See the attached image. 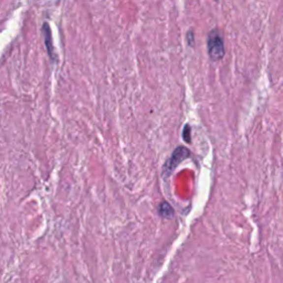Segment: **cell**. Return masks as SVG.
Wrapping results in <instances>:
<instances>
[{"instance_id": "obj_1", "label": "cell", "mask_w": 283, "mask_h": 283, "mask_svg": "<svg viewBox=\"0 0 283 283\" xmlns=\"http://www.w3.org/2000/svg\"><path fill=\"white\" fill-rule=\"evenodd\" d=\"M207 49L210 59L214 61L221 60L224 56V44L222 34L218 29H214L209 32L207 38Z\"/></svg>"}, {"instance_id": "obj_2", "label": "cell", "mask_w": 283, "mask_h": 283, "mask_svg": "<svg viewBox=\"0 0 283 283\" xmlns=\"http://www.w3.org/2000/svg\"><path fill=\"white\" fill-rule=\"evenodd\" d=\"M190 156V152L185 146H178L176 150L173 152L172 156L169 157V159L166 161V164L164 165V175L165 176H168L170 173L177 167V166L182 163V161L185 160L186 158Z\"/></svg>"}, {"instance_id": "obj_3", "label": "cell", "mask_w": 283, "mask_h": 283, "mask_svg": "<svg viewBox=\"0 0 283 283\" xmlns=\"http://www.w3.org/2000/svg\"><path fill=\"white\" fill-rule=\"evenodd\" d=\"M42 32L44 34V42H46V47L48 50V55L50 56L51 59H55V51H53V46H52V37H51V30L50 27L44 22L43 27H42Z\"/></svg>"}, {"instance_id": "obj_4", "label": "cell", "mask_w": 283, "mask_h": 283, "mask_svg": "<svg viewBox=\"0 0 283 283\" xmlns=\"http://www.w3.org/2000/svg\"><path fill=\"white\" fill-rule=\"evenodd\" d=\"M157 212H158V215L160 217L163 218H172L174 215V209L172 206H170L167 201H163L158 205L157 207Z\"/></svg>"}, {"instance_id": "obj_5", "label": "cell", "mask_w": 283, "mask_h": 283, "mask_svg": "<svg viewBox=\"0 0 283 283\" xmlns=\"http://www.w3.org/2000/svg\"><path fill=\"white\" fill-rule=\"evenodd\" d=\"M183 138L184 141L187 142V143H190L191 141V137H190V126L189 125H185V127L183 129Z\"/></svg>"}, {"instance_id": "obj_6", "label": "cell", "mask_w": 283, "mask_h": 283, "mask_svg": "<svg viewBox=\"0 0 283 283\" xmlns=\"http://www.w3.org/2000/svg\"><path fill=\"white\" fill-rule=\"evenodd\" d=\"M186 37H187V41H188V44H189L190 47L194 46V43H195V40H194V33H192V31H191V30L189 31V32L187 33Z\"/></svg>"}]
</instances>
